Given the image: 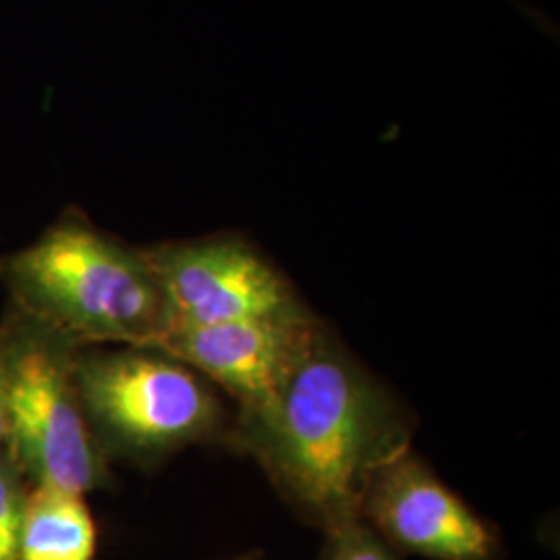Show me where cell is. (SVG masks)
Instances as JSON below:
<instances>
[{
	"label": "cell",
	"mask_w": 560,
	"mask_h": 560,
	"mask_svg": "<svg viewBox=\"0 0 560 560\" xmlns=\"http://www.w3.org/2000/svg\"><path fill=\"white\" fill-rule=\"evenodd\" d=\"M245 428L287 501L324 532L360 517L374 474L407 451L386 390L320 326Z\"/></svg>",
	"instance_id": "1"
},
{
	"label": "cell",
	"mask_w": 560,
	"mask_h": 560,
	"mask_svg": "<svg viewBox=\"0 0 560 560\" xmlns=\"http://www.w3.org/2000/svg\"><path fill=\"white\" fill-rule=\"evenodd\" d=\"M0 287L9 307L78 347H154L168 328L143 252L71 210L0 258Z\"/></svg>",
	"instance_id": "2"
},
{
	"label": "cell",
	"mask_w": 560,
	"mask_h": 560,
	"mask_svg": "<svg viewBox=\"0 0 560 560\" xmlns=\"http://www.w3.org/2000/svg\"><path fill=\"white\" fill-rule=\"evenodd\" d=\"M80 349L9 305L0 316L11 455L32 486L85 497L108 488L113 476L81 407Z\"/></svg>",
	"instance_id": "3"
},
{
	"label": "cell",
	"mask_w": 560,
	"mask_h": 560,
	"mask_svg": "<svg viewBox=\"0 0 560 560\" xmlns=\"http://www.w3.org/2000/svg\"><path fill=\"white\" fill-rule=\"evenodd\" d=\"M75 378L106 459L162 460L221 432L224 409L196 370L156 347H83Z\"/></svg>",
	"instance_id": "4"
},
{
	"label": "cell",
	"mask_w": 560,
	"mask_h": 560,
	"mask_svg": "<svg viewBox=\"0 0 560 560\" xmlns=\"http://www.w3.org/2000/svg\"><path fill=\"white\" fill-rule=\"evenodd\" d=\"M141 252L161 284L166 332L303 307L279 270L235 237L173 241Z\"/></svg>",
	"instance_id": "5"
},
{
	"label": "cell",
	"mask_w": 560,
	"mask_h": 560,
	"mask_svg": "<svg viewBox=\"0 0 560 560\" xmlns=\"http://www.w3.org/2000/svg\"><path fill=\"white\" fill-rule=\"evenodd\" d=\"M360 517L395 552L430 560H501L499 534L409 451L374 474Z\"/></svg>",
	"instance_id": "6"
},
{
	"label": "cell",
	"mask_w": 560,
	"mask_h": 560,
	"mask_svg": "<svg viewBox=\"0 0 560 560\" xmlns=\"http://www.w3.org/2000/svg\"><path fill=\"white\" fill-rule=\"evenodd\" d=\"M316 326L300 307L277 316L175 328L154 347L219 384L249 416L277 395Z\"/></svg>",
	"instance_id": "7"
},
{
	"label": "cell",
	"mask_w": 560,
	"mask_h": 560,
	"mask_svg": "<svg viewBox=\"0 0 560 560\" xmlns=\"http://www.w3.org/2000/svg\"><path fill=\"white\" fill-rule=\"evenodd\" d=\"M98 527L85 497L32 486L21 527L20 560H94Z\"/></svg>",
	"instance_id": "8"
},
{
	"label": "cell",
	"mask_w": 560,
	"mask_h": 560,
	"mask_svg": "<svg viewBox=\"0 0 560 560\" xmlns=\"http://www.w3.org/2000/svg\"><path fill=\"white\" fill-rule=\"evenodd\" d=\"M32 483L11 453L0 457V560H20L21 527Z\"/></svg>",
	"instance_id": "9"
},
{
	"label": "cell",
	"mask_w": 560,
	"mask_h": 560,
	"mask_svg": "<svg viewBox=\"0 0 560 560\" xmlns=\"http://www.w3.org/2000/svg\"><path fill=\"white\" fill-rule=\"evenodd\" d=\"M326 536L322 560H399L397 552L361 517L342 523Z\"/></svg>",
	"instance_id": "10"
},
{
	"label": "cell",
	"mask_w": 560,
	"mask_h": 560,
	"mask_svg": "<svg viewBox=\"0 0 560 560\" xmlns=\"http://www.w3.org/2000/svg\"><path fill=\"white\" fill-rule=\"evenodd\" d=\"M11 453V425H9V411H7V395H4V376L0 365V457Z\"/></svg>",
	"instance_id": "11"
}]
</instances>
